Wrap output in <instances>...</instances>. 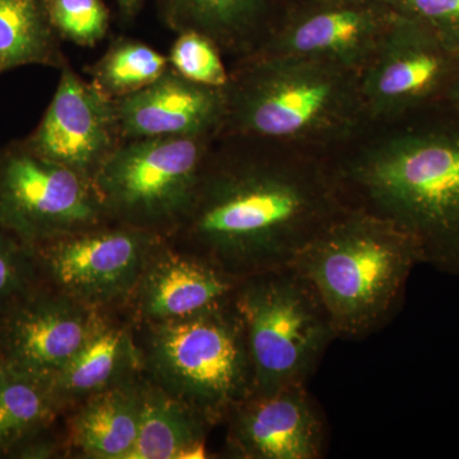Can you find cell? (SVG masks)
<instances>
[{
  "label": "cell",
  "mask_w": 459,
  "mask_h": 459,
  "mask_svg": "<svg viewBox=\"0 0 459 459\" xmlns=\"http://www.w3.org/2000/svg\"><path fill=\"white\" fill-rule=\"evenodd\" d=\"M346 208L331 170L296 157L205 165L174 235L180 249L241 280L294 264Z\"/></svg>",
  "instance_id": "obj_1"
},
{
  "label": "cell",
  "mask_w": 459,
  "mask_h": 459,
  "mask_svg": "<svg viewBox=\"0 0 459 459\" xmlns=\"http://www.w3.org/2000/svg\"><path fill=\"white\" fill-rule=\"evenodd\" d=\"M331 171L347 207L394 222L422 263L459 277V111L446 102Z\"/></svg>",
  "instance_id": "obj_2"
},
{
  "label": "cell",
  "mask_w": 459,
  "mask_h": 459,
  "mask_svg": "<svg viewBox=\"0 0 459 459\" xmlns=\"http://www.w3.org/2000/svg\"><path fill=\"white\" fill-rule=\"evenodd\" d=\"M419 264L421 253L406 232L383 217L346 205L292 265L312 283L337 338L362 341L400 312Z\"/></svg>",
  "instance_id": "obj_3"
},
{
  "label": "cell",
  "mask_w": 459,
  "mask_h": 459,
  "mask_svg": "<svg viewBox=\"0 0 459 459\" xmlns=\"http://www.w3.org/2000/svg\"><path fill=\"white\" fill-rule=\"evenodd\" d=\"M228 95L225 124L247 137L332 143L369 120L359 74L316 60L259 54Z\"/></svg>",
  "instance_id": "obj_4"
},
{
  "label": "cell",
  "mask_w": 459,
  "mask_h": 459,
  "mask_svg": "<svg viewBox=\"0 0 459 459\" xmlns=\"http://www.w3.org/2000/svg\"><path fill=\"white\" fill-rule=\"evenodd\" d=\"M141 327L144 376L211 427L225 422L253 394L246 329L234 300L190 318Z\"/></svg>",
  "instance_id": "obj_5"
},
{
  "label": "cell",
  "mask_w": 459,
  "mask_h": 459,
  "mask_svg": "<svg viewBox=\"0 0 459 459\" xmlns=\"http://www.w3.org/2000/svg\"><path fill=\"white\" fill-rule=\"evenodd\" d=\"M253 369V394L307 385L332 341L327 309L294 265L238 281L234 295Z\"/></svg>",
  "instance_id": "obj_6"
},
{
  "label": "cell",
  "mask_w": 459,
  "mask_h": 459,
  "mask_svg": "<svg viewBox=\"0 0 459 459\" xmlns=\"http://www.w3.org/2000/svg\"><path fill=\"white\" fill-rule=\"evenodd\" d=\"M207 138L124 140L92 179L108 221L172 234L195 201Z\"/></svg>",
  "instance_id": "obj_7"
},
{
  "label": "cell",
  "mask_w": 459,
  "mask_h": 459,
  "mask_svg": "<svg viewBox=\"0 0 459 459\" xmlns=\"http://www.w3.org/2000/svg\"><path fill=\"white\" fill-rule=\"evenodd\" d=\"M164 237L129 226L100 225L32 247L39 282L107 312L128 304Z\"/></svg>",
  "instance_id": "obj_8"
},
{
  "label": "cell",
  "mask_w": 459,
  "mask_h": 459,
  "mask_svg": "<svg viewBox=\"0 0 459 459\" xmlns=\"http://www.w3.org/2000/svg\"><path fill=\"white\" fill-rule=\"evenodd\" d=\"M108 221L92 181L25 146L0 156V228L29 249Z\"/></svg>",
  "instance_id": "obj_9"
},
{
  "label": "cell",
  "mask_w": 459,
  "mask_h": 459,
  "mask_svg": "<svg viewBox=\"0 0 459 459\" xmlns=\"http://www.w3.org/2000/svg\"><path fill=\"white\" fill-rule=\"evenodd\" d=\"M458 74L459 54L427 26L394 13L359 74L368 119H400L444 102Z\"/></svg>",
  "instance_id": "obj_10"
},
{
  "label": "cell",
  "mask_w": 459,
  "mask_h": 459,
  "mask_svg": "<svg viewBox=\"0 0 459 459\" xmlns=\"http://www.w3.org/2000/svg\"><path fill=\"white\" fill-rule=\"evenodd\" d=\"M104 312L39 283L0 314L7 369L50 383L89 342Z\"/></svg>",
  "instance_id": "obj_11"
},
{
  "label": "cell",
  "mask_w": 459,
  "mask_h": 459,
  "mask_svg": "<svg viewBox=\"0 0 459 459\" xmlns=\"http://www.w3.org/2000/svg\"><path fill=\"white\" fill-rule=\"evenodd\" d=\"M394 17L380 0H299L261 56L316 60L360 74Z\"/></svg>",
  "instance_id": "obj_12"
},
{
  "label": "cell",
  "mask_w": 459,
  "mask_h": 459,
  "mask_svg": "<svg viewBox=\"0 0 459 459\" xmlns=\"http://www.w3.org/2000/svg\"><path fill=\"white\" fill-rule=\"evenodd\" d=\"M123 141L114 100L65 68L49 108L26 147L92 181Z\"/></svg>",
  "instance_id": "obj_13"
},
{
  "label": "cell",
  "mask_w": 459,
  "mask_h": 459,
  "mask_svg": "<svg viewBox=\"0 0 459 459\" xmlns=\"http://www.w3.org/2000/svg\"><path fill=\"white\" fill-rule=\"evenodd\" d=\"M225 422L232 458L319 459L325 453V420L307 385L252 394Z\"/></svg>",
  "instance_id": "obj_14"
},
{
  "label": "cell",
  "mask_w": 459,
  "mask_h": 459,
  "mask_svg": "<svg viewBox=\"0 0 459 459\" xmlns=\"http://www.w3.org/2000/svg\"><path fill=\"white\" fill-rule=\"evenodd\" d=\"M238 281L207 259L172 249L162 240L128 304L140 325L174 322L231 304Z\"/></svg>",
  "instance_id": "obj_15"
},
{
  "label": "cell",
  "mask_w": 459,
  "mask_h": 459,
  "mask_svg": "<svg viewBox=\"0 0 459 459\" xmlns=\"http://www.w3.org/2000/svg\"><path fill=\"white\" fill-rule=\"evenodd\" d=\"M123 140L210 137L225 126L228 89L186 80L169 66L159 80L114 100Z\"/></svg>",
  "instance_id": "obj_16"
},
{
  "label": "cell",
  "mask_w": 459,
  "mask_h": 459,
  "mask_svg": "<svg viewBox=\"0 0 459 459\" xmlns=\"http://www.w3.org/2000/svg\"><path fill=\"white\" fill-rule=\"evenodd\" d=\"M141 374L140 344L128 328L111 323L105 316L89 342L51 380L50 389L62 411Z\"/></svg>",
  "instance_id": "obj_17"
},
{
  "label": "cell",
  "mask_w": 459,
  "mask_h": 459,
  "mask_svg": "<svg viewBox=\"0 0 459 459\" xmlns=\"http://www.w3.org/2000/svg\"><path fill=\"white\" fill-rule=\"evenodd\" d=\"M140 376L91 395L75 406L69 422V444L84 457L129 459L140 430Z\"/></svg>",
  "instance_id": "obj_18"
},
{
  "label": "cell",
  "mask_w": 459,
  "mask_h": 459,
  "mask_svg": "<svg viewBox=\"0 0 459 459\" xmlns=\"http://www.w3.org/2000/svg\"><path fill=\"white\" fill-rule=\"evenodd\" d=\"M211 428L197 411L143 377L140 430L129 459L207 458Z\"/></svg>",
  "instance_id": "obj_19"
},
{
  "label": "cell",
  "mask_w": 459,
  "mask_h": 459,
  "mask_svg": "<svg viewBox=\"0 0 459 459\" xmlns=\"http://www.w3.org/2000/svg\"><path fill=\"white\" fill-rule=\"evenodd\" d=\"M60 412L50 383L4 367L0 382V455L44 434Z\"/></svg>",
  "instance_id": "obj_20"
},
{
  "label": "cell",
  "mask_w": 459,
  "mask_h": 459,
  "mask_svg": "<svg viewBox=\"0 0 459 459\" xmlns=\"http://www.w3.org/2000/svg\"><path fill=\"white\" fill-rule=\"evenodd\" d=\"M49 8L40 0H0V74L27 65H59Z\"/></svg>",
  "instance_id": "obj_21"
},
{
  "label": "cell",
  "mask_w": 459,
  "mask_h": 459,
  "mask_svg": "<svg viewBox=\"0 0 459 459\" xmlns=\"http://www.w3.org/2000/svg\"><path fill=\"white\" fill-rule=\"evenodd\" d=\"M267 0H172L174 22L217 45H235L255 29Z\"/></svg>",
  "instance_id": "obj_22"
},
{
  "label": "cell",
  "mask_w": 459,
  "mask_h": 459,
  "mask_svg": "<svg viewBox=\"0 0 459 459\" xmlns=\"http://www.w3.org/2000/svg\"><path fill=\"white\" fill-rule=\"evenodd\" d=\"M169 57L132 40L115 42L93 69V84L107 98L132 95L159 80L168 71Z\"/></svg>",
  "instance_id": "obj_23"
},
{
  "label": "cell",
  "mask_w": 459,
  "mask_h": 459,
  "mask_svg": "<svg viewBox=\"0 0 459 459\" xmlns=\"http://www.w3.org/2000/svg\"><path fill=\"white\" fill-rule=\"evenodd\" d=\"M169 65L192 82L228 89L230 77L219 45L197 31H183L172 45Z\"/></svg>",
  "instance_id": "obj_24"
},
{
  "label": "cell",
  "mask_w": 459,
  "mask_h": 459,
  "mask_svg": "<svg viewBox=\"0 0 459 459\" xmlns=\"http://www.w3.org/2000/svg\"><path fill=\"white\" fill-rule=\"evenodd\" d=\"M54 27L66 39L92 47L108 31V12L100 0H49Z\"/></svg>",
  "instance_id": "obj_25"
},
{
  "label": "cell",
  "mask_w": 459,
  "mask_h": 459,
  "mask_svg": "<svg viewBox=\"0 0 459 459\" xmlns=\"http://www.w3.org/2000/svg\"><path fill=\"white\" fill-rule=\"evenodd\" d=\"M39 283L31 250L0 228V314Z\"/></svg>",
  "instance_id": "obj_26"
},
{
  "label": "cell",
  "mask_w": 459,
  "mask_h": 459,
  "mask_svg": "<svg viewBox=\"0 0 459 459\" xmlns=\"http://www.w3.org/2000/svg\"><path fill=\"white\" fill-rule=\"evenodd\" d=\"M401 16L427 26L448 49L459 54V0H380Z\"/></svg>",
  "instance_id": "obj_27"
},
{
  "label": "cell",
  "mask_w": 459,
  "mask_h": 459,
  "mask_svg": "<svg viewBox=\"0 0 459 459\" xmlns=\"http://www.w3.org/2000/svg\"><path fill=\"white\" fill-rule=\"evenodd\" d=\"M444 102L448 104L449 107H452L453 108H455V110L459 111V74H457V77H455V80L453 81L451 87H449Z\"/></svg>",
  "instance_id": "obj_28"
},
{
  "label": "cell",
  "mask_w": 459,
  "mask_h": 459,
  "mask_svg": "<svg viewBox=\"0 0 459 459\" xmlns=\"http://www.w3.org/2000/svg\"><path fill=\"white\" fill-rule=\"evenodd\" d=\"M117 3H119L120 11L126 16H133L140 8L142 0H117Z\"/></svg>",
  "instance_id": "obj_29"
},
{
  "label": "cell",
  "mask_w": 459,
  "mask_h": 459,
  "mask_svg": "<svg viewBox=\"0 0 459 459\" xmlns=\"http://www.w3.org/2000/svg\"><path fill=\"white\" fill-rule=\"evenodd\" d=\"M3 374H4V364H3L2 356H0V382H2Z\"/></svg>",
  "instance_id": "obj_30"
}]
</instances>
